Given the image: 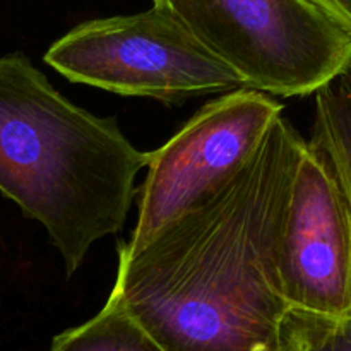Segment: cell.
Returning <instances> with one entry per match:
<instances>
[{
  "label": "cell",
  "mask_w": 351,
  "mask_h": 351,
  "mask_svg": "<svg viewBox=\"0 0 351 351\" xmlns=\"http://www.w3.org/2000/svg\"><path fill=\"white\" fill-rule=\"evenodd\" d=\"M307 139L280 115L211 199L134 252L119 249L115 297L167 351H285L280 240Z\"/></svg>",
  "instance_id": "1"
},
{
  "label": "cell",
  "mask_w": 351,
  "mask_h": 351,
  "mask_svg": "<svg viewBox=\"0 0 351 351\" xmlns=\"http://www.w3.org/2000/svg\"><path fill=\"white\" fill-rule=\"evenodd\" d=\"M147 163L115 120L69 101L26 55L0 57V192L47 230L67 276L125 225Z\"/></svg>",
  "instance_id": "2"
},
{
  "label": "cell",
  "mask_w": 351,
  "mask_h": 351,
  "mask_svg": "<svg viewBox=\"0 0 351 351\" xmlns=\"http://www.w3.org/2000/svg\"><path fill=\"white\" fill-rule=\"evenodd\" d=\"M252 89L315 95L351 67V27L315 0H153Z\"/></svg>",
  "instance_id": "3"
},
{
  "label": "cell",
  "mask_w": 351,
  "mask_h": 351,
  "mask_svg": "<svg viewBox=\"0 0 351 351\" xmlns=\"http://www.w3.org/2000/svg\"><path fill=\"white\" fill-rule=\"evenodd\" d=\"M45 62L71 82L163 103L249 88L228 62L160 3L77 24L48 48Z\"/></svg>",
  "instance_id": "4"
},
{
  "label": "cell",
  "mask_w": 351,
  "mask_h": 351,
  "mask_svg": "<svg viewBox=\"0 0 351 351\" xmlns=\"http://www.w3.org/2000/svg\"><path fill=\"white\" fill-rule=\"evenodd\" d=\"M283 112L276 96L252 88L206 103L170 141L149 153L136 228L119 249H141L173 219L221 191L249 163Z\"/></svg>",
  "instance_id": "5"
},
{
  "label": "cell",
  "mask_w": 351,
  "mask_h": 351,
  "mask_svg": "<svg viewBox=\"0 0 351 351\" xmlns=\"http://www.w3.org/2000/svg\"><path fill=\"white\" fill-rule=\"evenodd\" d=\"M278 269L290 308L351 317V204L336 171L308 141L291 182Z\"/></svg>",
  "instance_id": "6"
},
{
  "label": "cell",
  "mask_w": 351,
  "mask_h": 351,
  "mask_svg": "<svg viewBox=\"0 0 351 351\" xmlns=\"http://www.w3.org/2000/svg\"><path fill=\"white\" fill-rule=\"evenodd\" d=\"M308 141L341 180L351 204V67L315 93Z\"/></svg>",
  "instance_id": "7"
},
{
  "label": "cell",
  "mask_w": 351,
  "mask_h": 351,
  "mask_svg": "<svg viewBox=\"0 0 351 351\" xmlns=\"http://www.w3.org/2000/svg\"><path fill=\"white\" fill-rule=\"evenodd\" d=\"M48 351H167L110 295L101 311L77 328L55 336Z\"/></svg>",
  "instance_id": "8"
},
{
  "label": "cell",
  "mask_w": 351,
  "mask_h": 351,
  "mask_svg": "<svg viewBox=\"0 0 351 351\" xmlns=\"http://www.w3.org/2000/svg\"><path fill=\"white\" fill-rule=\"evenodd\" d=\"M281 336L285 351H351V317L332 319L290 308Z\"/></svg>",
  "instance_id": "9"
},
{
  "label": "cell",
  "mask_w": 351,
  "mask_h": 351,
  "mask_svg": "<svg viewBox=\"0 0 351 351\" xmlns=\"http://www.w3.org/2000/svg\"><path fill=\"white\" fill-rule=\"evenodd\" d=\"M351 27V0H315Z\"/></svg>",
  "instance_id": "10"
}]
</instances>
